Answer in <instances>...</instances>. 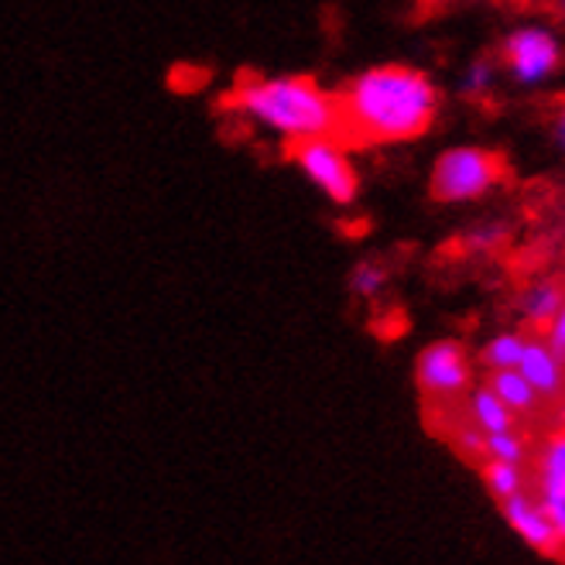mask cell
<instances>
[{
    "mask_svg": "<svg viewBox=\"0 0 565 565\" xmlns=\"http://www.w3.org/2000/svg\"><path fill=\"white\" fill-rule=\"evenodd\" d=\"M490 459H501V462H521L524 459V443L521 436H514V431H493V436H487V452Z\"/></svg>",
    "mask_w": 565,
    "mask_h": 565,
    "instance_id": "cell-16",
    "label": "cell"
},
{
    "mask_svg": "<svg viewBox=\"0 0 565 565\" xmlns=\"http://www.w3.org/2000/svg\"><path fill=\"white\" fill-rule=\"evenodd\" d=\"M562 11H565V0H562Z\"/></svg>",
    "mask_w": 565,
    "mask_h": 565,
    "instance_id": "cell-21",
    "label": "cell"
},
{
    "mask_svg": "<svg viewBox=\"0 0 565 565\" xmlns=\"http://www.w3.org/2000/svg\"><path fill=\"white\" fill-rule=\"evenodd\" d=\"M470 412H473V422H477V428L483 431V436H493V431H508L514 425V412L490 387L473 391Z\"/></svg>",
    "mask_w": 565,
    "mask_h": 565,
    "instance_id": "cell-9",
    "label": "cell"
},
{
    "mask_svg": "<svg viewBox=\"0 0 565 565\" xmlns=\"http://www.w3.org/2000/svg\"><path fill=\"white\" fill-rule=\"evenodd\" d=\"M459 446L473 452V456H483L487 452V436L480 428H459Z\"/></svg>",
    "mask_w": 565,
    "mask_h": 565,
    "instance_id": "cell-19",
    "label": "cell"
},
{
    "mask_svg": "<svg viewBox=\"0 0 565 565\" xmlns=\"http://www.w3.org/2000/svg\"><path fill=\"white\" fill-rule=\"evenodd\" d=\"M504 62H508V70H511V76L518 83L535 86V83L548 79L558 70L562 49H558V42L548 35V31H542V28H521V31H514V35L508 39V45H504Z\"/></svg>",
    "mask_w": 565,
    "mask_h": 565,
    "instance_id": "cell-6",
    "label": "cell"
},
{
    "mask_svg": "<svg viewBox=\"0 0 565 565\" xmlns=\"http://www.w3.org/2000/svg\"><path fill=\"white\" fill-rule=\"evenodd\" d=\"M524 316L531 322H552L555 312L562 309V295L555 285H535L527 295H524V302H521Z\"/></svg>",
    "mask_w": 565,
    "mask_h": 565,
    "instance_id": "cell-13",
    "label": "cell"
},
{
    "mask_svg": "<svg viewBox=\"0 0 565 565\" xmlns=\"http://www.w3.org/2000/svg\"><path fill=\"white\" fill-rule=\"evenodd\" d=\"M230 107L291 145L340 138V99L309 76H250L234 89Z\"/></svg>",
    "mask_w": 565,
    "mask_h": 565,
    "instance_id": "cell-2",
    "label": "cell"
},
{
    "mask_svg": "<svg viewBox=\"0 0 565 565\" xmlns=\"http://www.w3.org/2000/svg\"><path fill=\"white\" fill-rule=\"evenodd\" d=\"M490 391L501 397V402L518 415V412H531L535 408V387H531L524 377H521V371L518 367H511V371H493V377H490Z\"/></svg>",
    "mask_w": 565,
    "mask_h": 565,
    "instance_id": "cell-11",
    "label": "cell"
},
{
    "mask_svg": "<svg viewBox=\"0 0 565 565\" xmlns=\"http://www.w3.org/2000/svg\"><path fill=\"white\" fill-rule=\"evenodd\" d=\"M548 347H552L558 356H565V302H562V309L555 312V319L548 322Z\"/></svg>",
    "mask_w": 565,
    "mask_h": 565,
    "instance_id": "cell-18",
    "label": "cell"
},
{
    "mask_svg": "<svg viewBox=\"0 0 565 565\" xmlns=\"http://www.w3.org/2000/svg\"><path fill=\"white\" fill-rule=\"evenodd\" d=\"M518 371L531 387H535V394H555L562 387V363L548 343H527L524 340Z\"/></svg>",
    "mask_w": 565,
    "mask_h": 565,
    "instance_id": "cell-8",
    "label": "cell"
},
{
    "mask_svg": "<svg viewBox=\"0 0 565 565\" xmlns=\"http://www.w3.org/2000/svg\"><path fill=\"white\" fill-rule=\"evenodd\" d=\"M340 99V138L356 145H397L422 138L436 120L439 93L412 65H377L350 79Z\"/></svg>",
    "mask_w": 565,
    "mask_h": 565,
    "instance_id": "cell-1",
    "label": "cell"
},
{
    "mask_svg": "<svg viewBox=\"0 0 565 565\" xmlns=\"http://www.w3.org/2000/svg\"><path fill=\"white\" fill-rule=\"evenodd\" d=\"M555 135H558V145L565 148V107H562V114H558V120H555Z\"/></svg>",
    "mask_w": 565,
    "mask_h": 565,
    "instance_id": "cell-20",
    "label": "cell"
},
{
    "mask_svg": "<svg viewBox=\"0 0 565 565\" xmlns=\"http://www.w3.org/2000/svg\"><path fill=\"white\" fill-rule=\"evenodd\" d=\"M415 377H418V387L425 397H456L470 387V363H467V353H462L459 343L452 340H443V343H431L422 350L418 356V367H415Z\"/></svg>",
    "mask_w": 565,
    "mask_h": 565,
    "instance_id": "cell-5",
    "label": "cell"
},
{
    "mask_svg": "<svg viewBox=\"0 0 565 565\" xmlns=\"http://www.w3.org/2000/svg\"><path fill=\"white\" fill-rule=\"evenodd\" d=\"M291 158L298 169L306 172V179L326 195L332 203H353L356 199V172L353 161L347 154V148L340 145V138H312L302 145H291Z\"/></svg>",
    "mask_w": 565,
    "mask_h": 565,
    "instance_id": "cell-4",
    "label": "cell"
},
{
    "mask_svg": "<svg viewBox=\"0 0 565 565\" xmlns=\"http://www.w3.org/2000/svg\"><path fill=\"white\" fill-rule=\"evenodd\" d=\"M483 483H487V490L497 497V501H508V497H514V493L524 487L521 462H501V459H490L487 467H483Z\"/></svg>",
    "mask_w": 565,
    "mask_h": 565,
    "instance_id": "cell-12",
    "label": "cell"
},
{
    "mask_svg": "<svg viewBox=\"0 0 565 565\" xmlns=\"http://www.w3.org/2000/svg\"><path fill=\"white\" fill-rule=\"evenodd\" d=\"M501 504H504V521L518 531L524 545H531L535 552H555L562 545L552 521L542 511V504L531 501L524 490H518L514 497H508V501H501Z\"/></svg>",
    "mask_w": 565,
    "mask_h": 565,
    "instance_id": "cell-7",
    "label": "cell"
},
{
    "mask_svg": "<svg viewBox=\"0 0 565 565\" xmlns=\"http://www.w3.org/2000/svg\"><path fill=\"white\" fill-rule=\"evenodd\" d=\"M384 285H387V271L381 268L377 260H363V264H356L353 275H350V288H353L360 298H374V295H381Z\"/></svg>",
    "mask_w": 565,
    "mask_h": 565,
    "instance_id": "cell-15",
    "label": "cell"
},
{
    "mask_svg": "<svg viewBox=\"0 0 565 565\" xmlns=\"http://www.w3.org/2000/svg\"><path fill=\"white\" fill-rule=\"evenodd\" d=\"M521 350H524V340L518 337V332H501V337H493L487 343L483 360L490 363L493 371H511V367H518Z\"/></svg>",
    "mask_w": 565,
    "mask_h": 565,
    "instance_id": "cell-14",
    "label": "cell"
},
{
    "mask_svg": "<svg viewBox=\"0 0 565 565\" xmlns=\"http://www.w3.org/2000/svg\"><path fill=\"white\" fill-rule=\"evenodd\" d=\"M504 175V164L493 151L483 148H452L439 154L431 169V195L443 203H467L487 195Z\"/></svg>",
    "mask_w": 565,
    "mask_h": 565,
    "instance_id": "cell-3",
    "label": "cell"
},
{
    "mask_svg": "<svg viewBox=\"0 0 565 565\" xmlns=\"http://www.w3.org/2000/svg\"><path fill=\"white\" fill-rule=\"evenodd\" d=\"M490 83H493V65L490 62H477V65H470L467 79H462V93L480 96V93L490 89Z\"/></svg>",
    "mask_w": 565,
    "mask_h": 565,
    "instance_id": "cell-17",
    "label": "cell"
},
{
    "mask_svg": "<svg viewBox=\"0 0 565 565\" xmlns=\"http://www.w3.org/2000/svg\"><path fill=\"white\" fill-rule=\"evenodd\" d=\"M542 501L565 504V436H555L542 456Z\"/></svg>",
    "mask_w": 565,
    "mask_h": 565,
    "instance_id": "cell-10",
    "label": "cell"
}]
</instances>
